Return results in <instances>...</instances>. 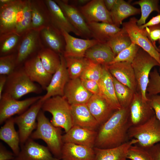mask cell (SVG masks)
Returning <instances> with one entry per match:
<instances>
[{"label":"cell","mask_w":160,"mask_h":160,"mask_svg":"<svg viewBox=\"0 0 160 160\" xmlns=\"http://www.w3.org/2000/svg\"><path fill=\"white\" fill-rule=\"evenodd\" d=\"M130 127L129 108L116 110L99 127L94 147L110 148L128 141V131Z\"/></svg>","instance_id":"1"},{"label":"cell","mask_w":160,"mask_h":160,"mask_svg":"<svg viewBox=\"0 0 160 160\" xmlns=\"http://www.w3.org/2000/svg\"><path fill=\"white\" fill-rule=\"evenodd\" d=\"M31 0H12L0 5V36L15 33L22 36L31 29Z\"/></svg>","instance_id":"2"},{"label":"cell","mask_w":160,"mask_h":160,"mask_svg":"<svg viewBox=\"0 0 160 160\" xmlns=\"http://www.w3.org/2000/svg\"><path fill=\"white\" fill-rule=\"evenodd\" d=\"M37 122L36 130L30 138L34 140L41 139L43 140L53 156L61 160L64 144L61 128L53 125L41 109L38 115Z\"/></svg>","instance_id":"3"},{"label":"cell","mask_w":160,"mask_h":160,"mask_svg":"<svg viewBox=\"0 0 160 160\" xmlns=\"http://www.w3.org/2000/svg\"><path fill=\"white\" fill-rule=\"evenodd\" d=\"M41 109L52 116L50 122L54 126L67 132L73 126L71 105L63 96H56L45 100Z\"/></svg>","instance_id":"4"},{"label":"cell","mask_w":160,"mask_h":160,"mask_svg":"<svg viewBox=\"0 0 160 160\" xmlns=\"http://www.w3.org/2000/svg\"><path fill=\"white\" fill-rule=\"evenodd\" d=\"M131 64L137 82V90L141 94L144 100H148L146 90L151 71L153 67L160 66V65L154 58L140 47Z\"/></svg>","instance_id":"5"},{"label":"cell","mask_w":160,"mask_h":160,"mask_svg":"<svg viewBox=\"0 0 160 160\" xmlns=\"http://www.w3.org/2000/svg\"><path fill=\"white\" fill-rule=\"evenodd\" d=\"M128 135L129 139L138 140L135 144L147 150L160 142V122L154 115L143 124L130 127Z\"/></svg>","instance_id":"6"},{"label":"cell","mask_w":160,"mask_h":160,"mask_svg":"<svg viewBox=\"0 0 160 160\" xmlns=\"http://www.w3.org/2000/svg\"><path fill=\"white\" fill-rule=\"evenodd\" d=\"M4 93L18 100L30 93H38L39 87L29 78L23 68L15 71L8 76Z\"/></svg>","instance_id":"7"},{"label":"cell","mask_w":160,"mask_h":160,"mask_svg":"<svg viewBox=\"0 0 160 160\" xmlns=\"http://www.w3.org/2000/svg\"><path fill=\"white\" fill-rule=\"evenodd\" d=\"M44 102L40 99L24 112L14 118L15 124L18 128L20 145L22 146L30 137L37 127V118Z\"/></svg>","instance_id":"8"},{"label":"cell","mask_w":160,"mask_h":160,"mask_svg":"<svg viewBox=\"0 0 160 160\" xmlns=\"http://www.w3.org/2000/svg\"><path fill=\"white\" fill-rule=\"evenodd\" d=\"M137 19L131 18L122 24L123 28L127 33L132 41L142 49L154 58L160 65V55L148 37L145 29H140L137 23Z\"/></svg>","instance_id":"9"},{"label":"cell","mask_w":160,"mask_h":160,"mask_svg":"<svg viewBox=\"0 0 160 160\" xmlns=\"http://www.w3.org/2000/svg\"><path fill=\"white\" fill-rule=\"evenodd\" d=\"M42 96L34 97L19 100L4 92L0 99V124L13 116L20 115L24 112L29 106L40 99Z\"/></svg>","instance_id":"10"},{"label":"cell","mask_w":160,"mask_h":160,"mask_svg":"<svg viewBox=\"0 0 160 160\" xmlns=\"http://www.w3.org/2000/svg\"><path fill=\"white\" fill-rule=\"evenodd\" d=\"M131 127L143 124L155 115L149 100H144L138 92H135L129 107Z\"/></svg>","instance_id":"11"},{"label":"cell","mask_w":160,"mask_h":160,"mask_svg":"<svg viewBox=\"0 0 160 160\" xmlns=\"http://www.w3.org/2000/svg\"><path fill=\"white\" fill-rule=\"evenodd\" d=\"M54 1L60 8L70 23L80 34L81 36L86 39L92 38L87 23L79 8L69 4L68 1Z\"/></svg>","instance_id":"12"},{"label":"cell","mask_w":160,"mask_h":160,"mask_svg":"<svg viewBox=\"0 0 160 160\" xmlns=\"http://www.w3.org/2000/svg\"><path fill=\"white\" fill-rule=\"evenodd\" d=\"M60 63L52 75L50 82L47 87L46 94L41 99L44 102L54 96H63L65 85L69 80L66 63L63 54L60 55Z\"/></svg>","instance_id":"13"},{"label":"cell","mask_w":160,"mask_h":160,"mask_svg":"<svg viewBox=\"0 0 160 160\" xmlns=\"http://www.w3.org/2000/svg\"><path fill=\"white\" fill-rule=\"evenodd\" d=\"M79 9L87 23L100 22L113 24L110 12L106 8L104 0H90Z\"/></svg>","instance_id":"14"},{"label":"cell","mask_w":160,"mask_h":160,"mask_svg":"<svg viewBox=\"0 0 160 160\" xmlns=\"http://www.w3.org/2000/svg\"><path fill=\"white\" fill-rule=\"evenodd\" d=\"M13 160H61L53 156L48 148L29 138Z\"/></svg>","instance_id":"15"},{"label":"cell","mask_w":160,"mask_h":160,"mask_svg":"<svg viewBox=\"0 0 160 160\" xmlns=\"http://www.w3.org/2000/svg\"><path fill=\"white\" fill-rule=\"evenodd\" d=\"M64 37L65 45L63 53L64 57H84L87 50L93 46L100 43L94 39H83L73 36L63 30H61Z\"/></svg>","instance_id":"16"},{"label":"cell","mask_w":160,"mask_h":160,"mask_svg":"<svg viewBox=\"0 0 160 160\" xmlns=\"http://www.w3.org/2000/svg\"><path fill=\"white\" fill-rule=\"evenodd\" d=\"M23 68L32 81L37 82L43 89H46L50 82L52 75L46 70L37 55L25 61Z\"/></svg>","instance_id":"17"},{"label":"cell","mask_w":160,"mask_h":160,"mask_svg":"<svg viewBox=\"0 0 160 160\" xmlns=\"http://www.w3.org/2000/svg\"><path fill=\"white\" fill-rule=\"evenodd\" d=\"M105 66L111 75L118 81L135 92L137 91V82L131 63L119 62Z\"/></svg>","instance_id":"18"},{"label":"cell","mask_w":160,"mask_h":160,"mask_svg":"<svg viewBox=\"0 0 160 160\" xmlns=\"http://www.w3.org/2000/svg\"><path fill=\"white\" fill-rule=\"evenodd\" d=\"M42 48L40 31L30 29L22 36L17 47V65L25 60L38 47Z\"/></svg>","instance_id":"19"},{"label":"cell","mask_w":160,"mask_h":160,"mask_svg":"<svg viewBox=\"0 0 160 160\" xmlns=\"http://www.w3.org/2000/svg\"><path fill=\"white\" fill-rule=\"evenodd\" d=\"M97 131L73 126L62 135L63 143H71L94 148Z\"/></svg>","instance_id":"20"},{"label":"cell","mask_w":160,"mask_h":160,"mask_svg":"<svg viewBox=\"0 0 160 160\" xmlns=\"http://www.w3.org/2000/svg\"><path fill=\"white\" fill-rule=\"evenodd\" d=\"M93 95L83 86L80 78L70 79L66 84L63 96L70 105L87 104Z\"/></svg>","instance_id":"21"},{"label":"cell","mask_w":160,"mask_h":160,"mask_svg":"<svg viewBox=\"0 0 160 160\" xmlns=\"http://www.w3.org/2000/svg\"><path fill=\"white\" fill-rule=\"evenodd\" d=\"M41 41L48 48L60 55L63 54L65 45L61 31L51 24L40 31Z\"/></svg>","instance_id":"22"},{"label":"cell","mask_w":160,"mask_h":160,"mask_svg":"<svg viewBox=\"0 0 160 160\" xmlns=\"http://www.w3.org/2000/svg\"><path fill=\"white\" fill-rule=\"evenodd\" d=\"M87 105L100 126L106 121L116 111L100 94L92 95Z\"/></svg>","instance_id":"23"},{"label":"cell","mask_w":160,"mask_h":160,"mask_svg":"<svg viewBox=\"0 0 160 160\" xmlns=\"http://www.w3.org/2000/svg\"><path fill=\"white\" fill-rule=\"evenodd\" d=\"M73 126L97 131L100 125L90 111L87 104L71 105Z\"/></svg>","instance_id":"24"},{"label":"cell","mask_w":160,"mask_h":160,"mask_svg":"<svg viewBox=\"0 0 160 160\" xmlns=\"http://www.w3.org/2000/svg\"><path fill=\"white\" fill-rule=\"evenodd\" d=\"M44 1L47 7L50 23L52 25L61 31L63 30L68 33L72 32L77 36H81L54 0H45Z\"/></svg>","instance_id":"25"},{"label":"cell","mask_w":160,"mask_h":160,"mask_svg":"<svg viewBox=\"0 0 160 160\" xmlns=\"http://www.w3.org/2000/svg\"><path fill=\"white\" fill-rule=\"evenodd\" d=\"M31 29L40 31L50 23L47 7L44 0H31Z\"/></svg>","instance_id":"26"},{"label":"cell","mask_w":160,"mask_h":160,"mask_svg":"<svg viewBox=\"0 0 160 160\" xmlns=\"http://www.w3.org/2000/svg\"><path fill=\"white\" fill-rule=\"evenodd\" d=\"M116 56L107 43H98L88 49L84 57L93 63L106 66L109 65Z\"/></svg>","instance_id":"27"},{"label":"cell","mask_w":160,"mask_h":160,"mask_svg":"<svg viewBox=\"0 0 160 160\" xmlns=\"http://www.w3.org/2000/svg\"><path fill=\"white\" fill-rule=\"evenodd\" d=\"M138 140L132 139L118 146L107 149L94 147V160H127V153L129 147L136 144Z\"/></svg>","instance_id":"28"},{"label":"cell","mask_w":160,"mask_h":160,"mask_svg":"<svg viewBox=\"0 0 160 160\" xmlns=\"http://www.w3.org/2000/svg\"><path fill=\"white\" fill-rule=\"evenodd\" d=\"M101 95L115 110L121 108L115 94L113 77L105 66L103 65L102 76L98 82Z\"/></svg>","instance_id":"29"},{"label":"cell","mask_w":160,"mask_h":160,"mask_svg":"<svg viewBox=\"0 0 160 160\" xmlns=\"http://www.w3.org/2000/svg\"><path fill=\"white\" fill-rule=\"evenodd\" d=\"M94 148L71 143H64L61 160H94Z\"/></svg>","instance_id":"30"},{"label":"cell","mask_w":160,"mask_h":160,"mask_svg":"<svg viewBox=\"0 0 160 160\" xmlns=\"http://www.w3.org/2000/svg\"><path fill=\"white\" fill-rule=\"evenodd\" d=\"M14 118L12 117L5 122L0 129V139L6 143L15 156L19 153L20 138L18 132L15 129Z\"/></svg>","instance_id":"31"},{"label":"cell","mask_w":160,"mask_h":160,"mask_svg":"<svg viewBox=\"0 0 160 160\" xmlns=\"http://www.w3.org/2000/svg\"><path fill=\"white\" fill-rule=\"evenodd\" d=\"M92 37L100 43H107L121 28L113 24L98 22L87 23Z\"/></svg>","instance_id":"32"},{"label":"cell","mask_w":160,"mask_h":160,"mask_svg":"<svg viewBox=\"0 0 160 160\" xmlns=\"http://www.w3.org/2000/svg\"><path fill=\"white\" fill-rule=\"evenodd\" d=\"M140 10L123 0H117L110 11L113 24L119 28L125 19L139 13Z\"/></svg>","instance_id":"33"},{"label":"cell","mask_w":160,"mask_h":160,"mask_svg":"<svg viewBox=\"0 0 160 160\" xmlns=\"http://www.w3.org/2000/svg\"><path fill=\"white\" fill-rule=\"evenodd\" d=\"M41 63L46 70L53 75L60 63V55L48 48L43 47L38 54Z\"/></svg>","instance_id":"34"},{"label":"cell","mask_w":160,"mask_h":160,"mask_svg":"<svg viewBox=\"0 0 160 160\" xmlns=\"http://www.w3.org/2000/svg\"><path fill=\"white\" fill-rule=\"evenodd\" d=\"M69 78H80L90 63L85 57H64Z\"/></svg>","instance_id":"35"},{"label":"cell","mask_w":160,"mask_h":160,"mask_svg":"<svg viewBox=\"0 0 160 160\" xmlns=\"http://www.w3.org/2000/svg\"><path fill=\"white\" fill-rule=\"evenodd\" d=\"M116 55L122 51L129 47L132 44L131 40L124 28L115 34L107 43Z\"/></svg>","instance_id":"36"},{"label":"cell","mask_w":160,"mask_h":160,"mask_svg":"<svg viewBox=\"0 0 160 160\" xmlns=\"http://www.w3.org/2000/svg\"><path fill=\"white\" fill-rule=\"evenodd\" d=\"M112 77L116 95L121 108H129L135 92Z\"/></svg>","instance_id":"37"},{"label":"cell","mask_w":160,"mask_h":160,"mask_svg":"<svg viewBox=\"0 0 160 160\" xmlns=\"http://www.w3.org/2000/svg\"><path fill=\"white\" fill-rule=\"evenodd\" d=\"M158 0H140L136 1L134 4H138L140 7L141 16L137 21V25L140 26L145 23V21L150 14L153 11L160 13Z\"/></svg>","instance_id":"38"},{"label":"cell","mask_w":160,"mask_h":160,"mask_svg":"<svg viewBox=\"0 0 160 160\" xmlns=\"http://www.w3.org/2000/svg\"><path fill=\"white\" fill-rule=\"evenodd\" d=\"M22 36L15 33L0 36L1 56L9 54L18 47Z\"/></svg>","instance_id":"39"},{"label":"cell","mask_w":160,"mask_h":160,"mask_svg":"<svg viewBox=\"0 0 160 160\" xmlns=\"http://www.w3.org/2000/svg\"><path fill=\"white\" fill-rule=\"evenodd\" d=\"M17 63V55L9 54L0 57V74L9 76L15 70Z\"/></svg>","instance_id":"40"},{"label":"cell","mask_w":160,"mask_h":160,"mask_svg":"<svg viewBox=\"0 0 160 160\" xmlns=\"http://www.w3.org/2000/svg\"><path fill=\"white\" fill-rule=\"evenodd\" d=\"M140 48V47L137 45L132 43L129 47L122 51L116 55L110 64L123 62H126L132 63Z\"/></svg>","instance_id":"41"},{"label":"cell","mask_w":160,"mask_h":160,"mask_svg":"<svg viewBox=\"0 0 160 160\" xmlns=\"http://www.w3.org/2000/svg\"><path fill=\"white\" fill-rule=\"evenodd\" d=\"M103 65L90 62L88 66L84 71L80 78L99 81L102 76Z\"/></svg>","instance_id":"42"},{"label":"cell","mask_w":160,"mask_h":160,"mask_svg":"<svg viewBox=\"0 0 160 160\" xmlns=\"http://www.w3.org/2000/svg\"><path fill=\"white\" fill-rule=\"evenodd\" d=\"M127 158L131 160H153L147 150L135 144L129 148Z\"/></svg>","instance_id":"43"},{"label":"cell","mask_w":160,"mask_h":160,"mask_svg":"<svg viewBox=\"0 0 160 160\" xmlns=\"http://www.w3.org/2000/svg\"><path fill=\"white\" fill-rule=\"evenodd\" d=\"M146 92L147 96L160 94V75L156 68L150 72Z\"/></svg>","instance_id":"44"},{"label":"cell","mask_w":160,"mask_h":160,"mask_svg":"<svg viewBox=\"0 0 160 160\" xmlns=\"http://www.w3.org/2000/svg\"><path fill=\"white\" fill-rule=\"evenodd\" d=\"M148 36L154 47L159 51L156 45V41L158 40L160 36V24L144 28Z\"/></svg>","instance_id":"45"},{"label":"cell","mask_w":160,"mask_h":160,"mask_svg":"<svg viewBox=\"0 0 160 160\" xmlns=\"http://www.w3.org/2000/svg\"><path fill=\"white\" fill-rule=\"evenodd\" d=\"M85 88L93 95L100 94V89L97 81L91 80L80 79Z\"/></svg>","instance_id":"46"},{"label":"cell","mask_w":160,"mask_h":160,"mask_svg":"<svg viewBox=\"0 0 160 160\" xmlns=\"http://www.w3.org/2000/svg\"><path fill=\"white\" fill-rule=\"evenodd\" d=\"M150 105L154 111L155 115L160 122V94L147 96Z\"/></svg>","instance_id":"47"},{"label":"cell","mask_w":160,"mask_h":160,"mask_svg":"<svg viewBox=\"0 0 160 160\" xmlns=\"http://www.w3.org/2000/svg\"><path fill=\"white\" fill-rule=\"evenodd\" d=\"M15 156L13 153L7 150L2 143H0V160H13Z\"/></svg>","instance_id":"48"},{"label":"cell","mask_w":160,"mask_h":160,"mask_svg":"<svg viewBox=\"0 0 160 160\" xmlns=\"http://www.w3.org/2000/svg\"><path fill=\"white\" fill-rule=\"evenodd\" d=\"M147 150L153 160H160V142L154 145Z\"/></svg>","instance_id":"49"},{"label":"cell","mask_w":160,"mask_h":160,"mask_svg":"<svg viewBox=\"0 0 160 160\" xmlns=\"http://www.w3.org/2000/svg\"><path fill=\"white\" fill-rule=\"evenodd\" d=\"M160 24V14L153 17L148 22L140 26L139 28L143 29Z\"/></svg>","instance_id":"50"},{"label":"cell","mask_w":160,"mask_h":160,"mask_svg":"<svg viewBox=\"0 0 160 160\" xmlns=\"http://www.w3.org/2000/svg\"><path fill=\"white\" fill-rule=\"evenodd\" d=\"M7 77L6 75H1L0 77V99L1 97L2 92L4 87L5 86Z\"/></svg>","instance_id":"51"},{"label":"cell","mask_w":160,"mask_h":160,"mask_svg":"<svg viewBox=\"0 0 160 160\" xmlns=\"http://www.w3.org/2000/svg\"><path fill=\"white\" fill-rule=\"evenodd\" d=\"M117 0H104L105 6L107 9L110 12L115 4Z\"/></svg>","instance_id":"52"},{"label":"cell","mask_w":160,"mask_h":160,"mask_svg":"<svg viewBox=\"0 0 160 160\" xmlns=\"http://www.w3.org/2000/svg\"><path fill=\"white\" fill-rule=\"evenodd\" d=\"M74 1L78 4L81 6H83L87 3H88L90 0H75Z\"/></svg>","instance_id":"53"},{"label":"cell","mask_w":160,"mask_h":160,"mask_svg":"<svg viewBox=\"0 0 160 160\" xmlns=\"http://www.w3.org/2000/svg\"><path fill=\"white\" fill-rule=\"evenodd\" d=\"M159 40V47H158V48H159V49H160V36L159 37V39L158 40Z\"/></svg>","instance_id":"54"},{"label":"cell","mask_w":160,"mask_h":160,"mask_svg":"<svg viewBox=\"0 0 160 160\" xmlns=\"http://www.w3.org/2000/svg\"><path fill=\"white\" fill-rule=\"evenodd\" d=\"M159 49V53H160V49H159V48H158Z\"/></svg>","instance_id":"55"}]
</instances>
